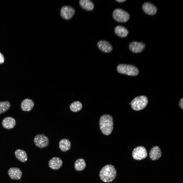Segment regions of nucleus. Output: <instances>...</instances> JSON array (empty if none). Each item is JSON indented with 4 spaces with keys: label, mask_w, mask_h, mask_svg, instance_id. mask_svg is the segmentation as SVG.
<instances>
[{
    "label": "nucleus",
    "mask_w": 183,
    "mask_h": 183,
    "mask_svg": "<svg viewBox=\"0 0 183 183\" xmlns=\"http://www.w3.org/2000/svg\"><path fill=\"white\" fill-rule=\"evenodd\" d=\"M132 155L134 159L140 160L146 158L147 156V153L144 147L140 146L134 149L132 151Z\"/></svg>",
    "instance_id": "423d86ee"
},
{
    "label": "nucleus",
    "mask_w": 183,
    "mask_h": 183,
    "mask_svg": "<svg viewBox=\"0 0 183 183\" xmlns=\"http://www.w3.org/2000/svg\"><path fill=\"white\" fill-rule=\"evenodd\" d=\"M148 101L147 97L142 95L134 98L130 103L131 108L134 110L139 111L144 108L147 105Z\"/></svg>",
    "instance_id": "20e7f679"
},
{
    "label": "nucleus",
    "mask_w": 183,
    "mask_h": 183,
    "mask_svg": "<svg viewBox=\"0 0 183 183\" xmlns=\"http://www.w3.org/2000/svg\"><path fill=\"white\" fill-rule=\"evenodd\" d=\"M86 163L85 160L82 158H79L77 160L74 164V167L76 170L81 171L85 167Z\"/></svg>",
    "instance_id": "412c9836"
},
{
    "label": "nucleus",
    "mask_w": 183,
    "mask_h": 183,
    "mask_svg": "<svg viewBox=\"0 0 183 183\" xmlns=\"http://www.w3.org/2000/svg\"><path fill=\"white\" fill-rule=\"evenodd\" d=\"M71 144L70 141L67 139H63L59 142V147L63 151H66L69 150L71 147Z\"/></svg>",
    "instance_id": "6ab92c4d"
},
{
    "label": "nucleus",
    "mask_w": 183,
    "mask_h": 183,
    "mask_svg": "<svg viewBox=\"0 0 183 183\" xmlns=\"http://www.w3.org/2000/svg\"><path fill=\"white\" fill-rule=\"evenodd\" d=\"M97 45L99 49L104 53H110L113 50V47L111 44L106 40H99L97 42Z\"/></svg>",
    "instance_id": "1a4fd4ad"
},
{
    "label": "nucleus",
    "mask_w": 183,
    "mask_h": 183,
    "mask_svg": "<svg viewBox=\"0 0 183 183\" xmlns=\"http://www.w3.org/2000/svg\"><path fill=\"white\" fill-rule=\"evenodd\" d=\"M179 105L180 108L182 110L183 109V98H182L180 100L179 103Z\"/></svg>",
    "instance_id": "393cba45"
},
{
    "label": "nucleus",
    "mask_w": 183,
    "mask_h": 183,
    "mask_svg": "<svg viewBox=\"0 0 183 183\" xmlns=\"http://www.w3.org/2000/svg\"><path fill=\"white\" fill-rule=\"evenodd\" d=\"M34 106V103L32 99L26 98L21 102V108L24 111H29L31 110Z\"/></svg>",
    "instance_id": "dca6fc26"
},
{
    "label": "nucleus",
    "mask_w": 183,
    "mask_h": 183,
    "mask_svg": "<svg viewBox=\"0 0 183 183\" xmlns=\"http://www.w3.org/2000/svg\"><path fill=\"white\" fill-rule=\"evenodd\" d=\"M5 58L3 55L0 52V64H3L4 62Z\"/></svg>",
    "instance_id": "b1692460"
},
{
    "label": "nucleus",
    "mask_w": 183,
    "mask_h": 183,
    "mask_svg": "<svg viewBox=\"0 0 183 183\" xmlns=\"http://www.w3.org/2000/svg\"><path fill=\"white\" fill-rule=\"evenodd\" d=\"M115 1L118 3H123L126 1V0H115Z\"/></svg>",
    "instance_id": "a878e982"
},
{
    "label": "nucleus",
    "mask_w": 183,
    "mask_h": 183,
    "mask_svg": "<svg viewBox=\"0 0 183 183\" xmlns=\"http://www.w3.org/2000/svg\"><path fill=\"white\" fill-rule=\"evenodd\" d=\"M100 129L102 133L105 135H108L112 132L113 127V121L112 117L109 114L102 115L99 120Z\"/></svg>",
    "instance_id": "f03ea898"
},
{
    "label": "nucleus",
    "mask_w": 183,
    "mask_h": 183,
    "mask_svg": "<svg viewBox=\"0 0 183 183\" xmlns=\"http://www.w3.org/2000/svg\"><path fill=\"white\" fill-rule=\"evenodd\" d=\"M10 104L8 101L0 102V114L8 110L10 107Z\"/></svg>",
    "instance_id": "5701e85b"
},
{
    "label": "nucleus",
    "mask_w": 183,
    "mask_h": 183,
    "mask_svg": "<svg viewBox=\"0 0 183 183\" xmlns=\"http://www.w3.org/2000/svg\"><path fill=\"white\" fill-rule=\"evenodd\" d=\"M116 171L114 167L111 164H107L103 166L99 172L100 179L103 182H109L113 181L116 175Z\"/></svg>",
    "instance_id": "f257e3e1"
},
{
    "label": "nucleus",
    "mask_w": 183,
    "mask_h": 183,
    "mask_svg": "<svg viewBox=\"0 0 183 183\" xmlns=\"http://www.w3.org/2000/svg\"><path fill=\"white\" fill-rule=\"evenodd\" d=\"M113 19L116 21L121 23H125L129 19V14L125 11L119 8L114 9L112 13Z\"/></svg>",
    "instance_id": "39448f33"
},
{
    "label": "nucleus",
    "mask_w": 183,
    "mask_h": 183,
    "mask_svg": "<svg viewBox=\"0 0 183 183\" xmlns=\"http://www.w3.org/2000/svg\"><path fill=\"white\" fill-rule=\"evenodd\" d=\"M82 105L81 103L79 101H75L72 103L70 105V110L74 112L80 111L82 109Z\"/></svg>",
    "instance_id": "4be33fe9"
},
{
    "label": "nucleus",
    "mask_w": 183,
    "mask_h": 183,
    "mask_svg": "<svg viewBox=\"0 0 183 183\" xmlns=\"http://www.w3.org/2000/svg\"><path fill=\"white\" fill-rule=\"evenodd\" d=\"M75 10L72 7L68 6L62 7L60 10L61 17L64 19L69 20L75 14Z\"/></svg>",
    "instance_id": "6e6552de"
},
{
    "label": "nucleus",
    "mask_w": 183,
    "mask_h": 183,
    "mask_svg": "<svg viewBox=\"0 0 183 183\" xmlns=\"http://www.w3.org/2000/svg\"><path fill=\"white\" fill-rule=\"evenodd\" d=\"M162 151L160 148L157 146L153 147L150 149L149 153V157L152 160H156L161 157Z\"/></svg>",
    "instance_id": "4468645a"
},
{
    "label": "nucleus",
    "mask_w": 183,
    "mask_h": 183,
    "mask_svg": "<svg viewBox=\"0 0 183 183\" xmlns=\"http://www.w3.org/2000/svg\"><path fill=\"white\" fill-rule=\"evenodd\" d=\"M117 70L120 74L135 76L139 74V69L135 66L130 64H120L117 66Z\"/></svg>",
    "instance_id": "7ed1b4c3"
},
{
    "label": "nucleus",
    "mask_w": 183,
    "mask_h": 183,
    "mask_svg": "<svg viewBox=\"0 0 183 183\" xmlns=\"http://www.w3.org/2000/svg\"><path fill=\"white\" fill-rule=\"evenodd\" d=\"M63 162L60 158L58 157H54L49 161L48 165L51 169L57 170L62 166Z\"/></svg>",
    "instance_id": "ddd939ff"
},
{
    "label": "nucleus",
    "mask_w": 183,
    "mask_h": 183,
    "mask_svg": "<svg viewBox=\"0 0 183 183\" xmlns=\"http://www.w3.org/2000/svg\"><path fill=\"white\" fill-rule=\"evenodd\" d=\"M34 142L37 147L41 148L46 147L49 143L48 138L44 134L36 135L34 138Z\"/></svg>",
    "instance_id": "0eeeda50"
},
{
    "label": "nucleus",
    "mask_w": 183,
    "mask_h": 183,
    "mask_svg": "<svg viewBox=\"0 0 183 183\" xmlns=\"http://www.w3.org/2000/svg\"><path fill=\"white\" fill-rule=\"evenodd\" d=\"M15 155L17 159L21 162H24L27 160V156L26 152L22 149H17L15 152Z\"/></svg>",
    "instance_id": "aec40b11"
},
{
    "label": "nucleus",
    "mask_w": 183,
    "mask_h": 183,
    "mask_svg": "<svg viewBox=\"0 0 183 183\" xmlns=\"http://www.w3.org/2000/svg\"><path fill=\"white\" fill-rule=\"evenodd\" d=\"M16 124L15 119L11 117H7L4 118L2 122V125L5 129H9L13 128Z\"/></svg>",
    "instance_id": "2eb2a0df"
},
{
    "label": "nucleus",
    "mask_w": 183,
    "mask_h": 183,
    "mask_svg": "<svg viewBox=\"0 0 183 183\" xmlns=\"http://www.w3.org/2000/svg\"><path fill=\"white\" fill-rule=\"evenodd\" d=\"M79 3L80 7L86 11H92L94 8V4L90 0H80Z\"/></svg>",
    "instance_id": "f3484780"
},
{
    "label": "nucleus",
    "mask_w": 183,
    "mask_h": 183,
    "mask_svg": "<svg viewBox=\"0 0 183 183\" xmlns=\"http://www.w3.org/2000/svg\"><path fill=\"white\" fill-rule=\"evenodd\" d=\"M145 47V45L141 42L132 41L129 45L130 50L135 53H138L141 52Z\"/></svg>",
    "instance_id": "9d476101"
},
{
    "label": "nucleus",
    "mask_w": 183,
    "mask_h": 183,
    "mask_svg": "<svg viewBox=\"0 0 183 183\" xmlns=\"http://www.w3.org/2000/svg\"><path fill=\"white\" fill-rule=\"evenodd\" d=\"M142 9L145 13L149 15H155L157 11L156 6L149 2L144 3L142 5Z\"/></svg>",
    "instance_id": "f8f14e48"
},
{
    "label": "nucleus",
    "mask_w": 183,
    "mask_h": 183,
    "mask_svg": "<svg viewBox=\"0 0 183 183\" xmlns=\"http://www.w3.org/2000/svg\"><path fill=\"white\" fill-rule=\"evenodd\" d=\"M129 104H130V103H129Z\"/></svg>",
    "instance_id": "bb28decb"
},
{
    "label": "nucleus",
    "mask_w": 183,
    "mask_h": 183,
    "mask_svg": "<svg viewBox=\"0 0 183 183\" xmlns=\"http://www.w3.org/2000/svg\"><path fill=\"white\" fill-rule=\"evenodd\" d=\"M114 32L116 35L121 38H124L127 37L129 32L126 28L121 25L116 26L114 28Z\"/></svg>",
    "instance_id": "a211bd4d"
},
{
    "label": "nucleus",
    "mask_w": 183,
    "mask_h": 183,
    "mask_svg": "<svg viewBox=\"0 0 183 183\" xmlns=\"http://www.w3.org/2000/svg\"><path fill=\"white\" fill-rule=\"evenodd\" d=\"M8 173L9 177L13 180L20 179L22 175L21 170L17 167L10 168L8 171Z\"/></svg>",
    "instance_id": "9b49d317"
}]
</instances>
